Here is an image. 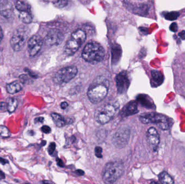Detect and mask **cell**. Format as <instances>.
Returning <instances> with one entry per match:
<instances>
[{
  "label": "cell",
  "mask_w": 185,
  "mask_h": 184,
  "mask_svg": "<svg viewBox=\"0 0 185 184\" xmlns=\"http://www.w3.org/2000/svg\"><path fill=\"white\" fill-rule=\"evenodd\" d=\"M105 50L102 46L96 42H90L84 46L82 52V58L90 63H96L103 59Z\"/></svg>",
  "instance_id": "1"
},
{
  "label": "cell",
  "mask_w": 185,
  "mask_h": 184,
  "mask_svg": "<svg viewBox=\"0 0 185 184\" xmlns=\"http://www.w3.org/2000/svg\"><path fill=\"white\" fill-rule=\"evenodd\" d=\"M123 172V165L119 162H109L105 166L102 178L107 184H112L120 178Z\"/></svg>",
  "instance_id": "2"
},
{
  "label": "cell",
  "mask_w": 185,
  "mask_h": 184,
  "mask_svg": "<svg viewBox=\"0 0 185 184\" xmlns=\"http://www.w3.org/2000/svg\"><path fill=\"white\" fill-rule=\"evenodd\" d=\"M140 120L143 124H155L162 130H167L171 125L170 119L162 114L155 112H146L140 116Z\"/></svg>",
  "instance_id": "3"
},
{
  "label": "cell",
  "mask_w": 185,
  "mask_h": 184,
  "mask_svg": "<svg viewBox=\"0 0 185 184\" xmlns=\"http://www.w3.org/2000/svg\"><path fill=\"white\" fill-rule=\"evenodd\" d=\"M108 86L107 80L105 82H95L90 85L87 92L90 101L94 104H98L102 101L108 93Z\"/></svg>",
  "instance_id": "4"
},
{
  "label": "cell",
  "mask_w": 185,
  "mask_h": 184,
  "mask_svg": "<svg viewBox=\"0 0 185 184\" xmlns=\"http://www.w3.org/2000/svg\"><path fill=\"white\" fill-rule=\"evenodd\" d=\"M86 37V32L81 29H78L73 32L65 46L66 54L68 55H74L84 42Z\"/></svg>",
  "instance_id": "5"
},
{
  "label": "cell",
  "mask_w": 185,
  "mask_h": 184,
  "mask_svg": "<svg viewBox=\"0 0 185 184\" xmlns=\"http://www.w3.org/2000/svg\"><path fill=\"white\" fill-rule=\"evenodd\" d=\"M118 106L116 104H107L99 107L96 111L94 117L96 121L100 124L108 123L117 112Z\"/></svg>",
  "instance_id": "6"
},
{
  "label": "cell",
  "mask_w": 185,
  "mask_h": 184,
  "mask_svg": "<svg viewBox=\"0 0 185 184\" xmlns=\"http://www.w3.org/2000/svg\"><path fill=\"white\" fill-rule=\"evenodd\" d=\"M28 30L23 26L19 27L14 31L10 39V45L15 51L21 50L28 38Z\"/></svg>",
  "instance_id": "7"
},
{
  "label": "cell",
  "mask_w": 185,
  "mask_h": 184,
  "mask_svg": "<svg viewBox=\"0 0 185 184\" xmlns=\"http://www.w3.org/2000/svg\"><path fill=\"white\" fill-rule=\"evenodd\" d=\"M77 69L76 67L71 66L62 68L56 73L54 80L58 84L67 83L76 76Z\"/></svg>",
  "instance_id": "8"
},
{
  "label": "cell",
  "mask_w": 185,
  "mask_h": 184,
  "mask_svg": "<svg viewBox=\"0 0 185 184\" xmlns=\"http://www.w3.org/2000/svg\"><path fill=\"white\" fill-rule=\"evenodd\" d=\"M130 130L128 127H122L117 130L112 138V143L118 149L126 146L130 140Z\"/></svg>",
  "instance_id": "9"
},
{
  "label": "cell",
  "mask_w": 185,
  "mask_h": 184,
  "mask_svg": "<svg viewBox=\"0 0 185 184\" xmlns=\"http://www.w3.org/2000/svg\"><path fill=\"white\" fill-rule=\"evenodd\" d=\"M43 40L40 35H35L30 38L28 42V51L31 57L36 55L43 45Z\"/></svg>",
  "instance_id": "10"
},
{
  "label": "cell",
  "mask_w": 185,
  "mask_h": 184,
  "mask_svg": "<svg viewBox=\"0 0 185 184\" xmlns=\"http://www.w3.org/2000/svg\"><path fill=\"white\" fill-rule=\"evenodd\" d=\"M63 35L58 29H52L48 33L44 38V41L48 46H57L61 43Z\"/></svg>",
  "instance_id": "11"
},
{
  "label": "cell",
  "mask_w": 185,
  "mask_h": 184,
  "mask_svg": "<svg viewBox=\"0 0 185 184\" xmlns=\"http://www.w3.org/2000/svg\"><path fill=\"white\" fill-rule=\"evenodd\" d=\"M146 138L149 146L155 150L160 143V136L156 129L153 127L148 129L146 132Z\"/></svg>",
  "instance_id": "12"
},
{
  "label": "cell",
  "mask_w": 185,
  "mask_h": 184,
  "mask_svg": "<svg viewBox=\"0 0 185 184\" xmlns=\"http://www.w3.org/2000/svg\"><path fill=\"white\" fill-rule=\"evenodd\" d=\"M116 82L117 91L120 93L126 92L130 86V80L127 75L125 73H120L116 77Z\"/></svg>",
  "instance_id": "13"
},
{
  "label": "cell",
  "mask_w": 185,
  "mask_h": 184,
  "mask_svg": "<svg viewBox=\"0 0 185 184\" xmlns=\"http://www.w3.org/2000/svg\"><path fill=\"white\" fill-rule=\"evenodd\" d=\"M13 7L9 1L0 2V15L6 19L12 17L13 15Z\"/></svg>",
  "instance_id": "14"
},
{
  "label": "cell",
  "mask_w": 185,
  "mask_h": 184,
  "mask_svg": "<svg viewBox=\"0 0 185 184\" xmlns=\"http://www.w3.org/2000/svg\"><path fill=\"white\" fill-rule=\"evenodd\" d=\"M138 111L137 103L135 101H132L124 107L122 112V115L123 117L129 116L138 113Z\"/></svg>",
  "instance_id": "15"
},
{
  "label": "cell",
  "mask_w": 185,
  "mask_h": 184,
  "mask_svg": "<svg viewBox=\"0 0 185 184\" xmlns=\"http://www.w3.org/2000/svg\"><path fill=\"white\" fill-rule=\"evenodd\" d=\"M151 85L153 86H159L164 82V76L159 71L153 70L151 71Z\"/></svg>",
  "instance_id": "16"
},
{
  "label": "cell",
  "mask_w": 185,
  "mask_h": 184,
  "mask_svg": "<svg viewBox=\"0 0 185 184\" xmlns=\"http://www.w3.org/2000/svg\"><path fill=\"white\" fill-rule=\"evenodd\" d=\"M22 89L21 83L17 81H15L14 82L10 83L7 86V91L10 94H14L17 92H19Z\"/></svg>",
  "instance_id": "17"
},
{
  "label": "cell",
  "mask_w": 185,
  "mask_h": 184,
  "mask_svg": "<svg viewBox=\"0 0 185 184\" xmlns=\"http://www.w3.org/2000/svg\"><path fill=\"white\" fill-rule=\"evenodd\" d=\"M159 179L160 181L161 184H174V181L173 178L167 172H161L159 175Z\"/></svg>",
  "instance_id": "18"
},
{
  "label": "cell",
  "mask_w": 185,
  "mask_h": 184,
  "mask_svg": "<svg viewBox=\"0 0 185 184\" xmlns=\"http://www.w3.org/2000/svg\"><path fill=\"white\" fill-rule=\"evenodd\" d=\"M51 116L56 125L58 127H62L66 124V121L65 118L60 114L56 113H52L51 114Z\"/></svg>",
  "instance_id": "19"
},
{
  "label": "cell",
  "mask_w": 185,
  "mask_h": 184,
  "mask_svg": "<svg viewBox=\"0 0 185 184\" xmlns=\"http://www.w3.org/2000/svg\"><path fill=\"white\" fill-rule=\"evenodd\" d=\"M16 8L20 11L21 12H31V6L27 2L23 1H16Z\"/></svg>",
  "instance_id": "20"
},
{
  "label": "cell",
  "mask_w": 185,
  "mask_h": 184,
  "mask_svg": "<svg viewBox=\"0 0 185 184\" xmlns=\"http://www.w3.org/2000/svg\"><path fill=\"white\" fill-rule=\"evenodd\" d=\"M19 16L20 20L26 24L31 23L33 20L30 12H21L19 14Z\"/></svg>",
  "instance_id": "21"
},
{
  "label": "cell",
  "mask_w": 185,
  "mask_h": 184,
  "mask_svg": "<svg viewBox=\"0 0 185 184\" xmlns=\"http://www.w3.org/2000/svg\"><path fill=\"white\" fill-rule=\"evenodd\" d=\"M139 101L141 102L142 104L145 107L151 109L154 106L153 103L152 102L151 99L146 95L140 96Z\"/></svg>",
  "instance_id": "22"
},
{
  "label": "cell",
  "mask_w": 185,
  "mask_h": 184,
  "mask_svg": "<svg viewBox=\"0 0 185 184\" xmlns=\"http://www.w3.org/2000/svg\"><path fill=\"white\" fill-rule=\"evenodd\" d=\"M17 106V101L15 98H10L7 103V111L10 112L12 113L15 111L16 107Z\"/></svg>",
  "instance_id": "23"
},
{
  "label": "cell",
  "mask_w": 185,
  "mask_h": 184,
  "mask_svg": "<svg viewBox=\"0 0 185 184\" xmlns=\"http://www.w3.org/2000/svg\"><path fill=\"white\" fill-rule=\"evenodd\" d=\"M180 16V14L179 12H171L166 13L164 15L165 19L168 20V21H175L176 19L178 18Z\"/></svg>",
  "instance_id": "24"
},
{
  "label": "cell",
  "mask_w": 185,
  "mask_h": 184,
  "mask_svg": "<svg viewBox=\"0 0 185 184\" xmlns=\"http://www.w3.org/2000/svg\"><path fill=\"white\" fill-rule=\"evenodd\" d=\"M0 135L4 138L9 137L10 135V132L6 126L0 125Z\"/></svg>",
  "instance_id": "25"
},
{
  "label": "cell",
  "mask_w": 185,
  "mask_h": 184,
  "mask_svg": "<svg viewBox=\"0 0 185 184\" xmlns=\"http://www.w3.org/2000/svg\"><path fill=\"white\" fill-rule=\"evenodd\" d=\"M67 3H68V1H56L53 2L54 6L59 8H62L65 7L67 5Z\"/></svg>",
  "instance_id": "26"
},
{
  "label": "cell",
  "mask_w": 185,
  "mask_h": 184,
  "mask_svg": "<svg viewBox=\"0 0 185 184\" xmlns=\"http://www.w3.org/2000/svg\"><path fill=\"white\" fill-rule=\"evenodd\" d=\"M102 148L100 146H97L95 147V153L96 156L99 158H101L102 157Z\"/></svg>",
  "instance_id": "27"
},
{
  "label": "cell",
  "mask_w": 185,
  "mask_h": 184,
  "mask_svg": "<svg viewBox=\"0 0 185 184\" xmlns=\"http://www.w3.org/2000/svg\"><path fill=\"white\" fill-rule=\"evenodd\" d=\"M55 143H54V142L51 143L50 144V146H49V147H48V153H49L50 155H52V154H53V152H54V151L55 150Z\"/></svg>",
  "instance_id": "28"
},
{
  "label": "cell",
  "mask_w": 185,
  "mask_h": 184,
  "mask_svg": "<svg viewBox=\"0 0 185 184\" xmlns=\"http://www.w3.org/2000/svg\"><path fill=\"white\" fill-rule=\"evenodd\" d=\"M20 80L21 81V83L27 84L29 82V78L25 75H22L20 76Z\"/></svg>",
  "instance_id": "29"
},
{
  "label": "cell",
  "mask_w": 185,
  "mask_h": 184,
  "mask_svg": "<svg viewBox=\"0 0 185 184\" xmlns=\"http://www.w3.org/2000/svg\"><path fill=\"white\" fill-rule=\"evenodd\" d=\"M170 30L174 32V33L176 32L178 30V25L176 24V22L172 23L170 25Z\"/></svg>",
  "instance_id": "30"
},
{
  "label": "cell",
  "mask_w": 185,
  "mask_h": 184,
  "mask_svg": "<svg viewBox=\"0 0 185 184\" xmlns=\"http://www.w3.org/2000/svg\"><path fill=\"white\" fill-rule=\"evenodd\" d=\"M41 131L44 133H50L51 132V129L50 126H47V125H44L41 127Z\"/></svg>",
  "instance_id": "31"
},
{
  "label": "cell",
  "mask_w": 185,
  "mask_h": 184,
  "mask_svg": "<svg viewBox=\"0 0 185 184\" xmlns=\"http://www.w3.org/2000/svg\"><path fill=\"white\" fill-rule=\"evenodd\" d=\"M0 110H7V103L5 102H0Z\"/></svg>",
  "instance_id": "32"
},
{
  "label": "cell",
  "mask_w": 185,
  "mask_h": 184,
  "mask_svg": "<svg viewBox=\"0 0 185 184\" xmlns=\"http://www.w3.org/2000/svg\"><path fill=\"white\" fill-rule=\"evenodd\" d=\"M56 162H57V164H58V165L60 166V167H64V163L63 162H62V160L61 159H60V158H57L56 159Z\"/></svg>",
  "instance_id": "33"
},
{
  "label": "cell",
  "mask_w": 185,
  "mask_h": 184,
  "mask_svg": "<svg viewBox=\"0 0 185 184\" xmlns=\"http://www.w3.org/2000/svg\"><path fill=\"white\" fill-rule=\"evenodd\" d=\"M43 121H44V118L42 117H37L35 119V123H43Z\"/></svg>",
  "instance_id": "34"
},
{
  "label": "cell",
  "mask_w": 185,
  "mask_h": 184,
  "mask_svg": "<svg viewBox=\"0 0 185 184\" xmlns=\"http://www.w3.org/2000/svg\"><path fill=\"white\" fill-rule=\"evenodd\" d=\"M68 104L66 101H63L61 104V107L62 109H66L68 107Z\"/></svg>",
  "instance_id": "35"
},
{
  "label": "cell",
  "mask_w": 185,
  "mask_h": 184,
  "mask_svg": "<svg viewBox=\"0 0 185 184\" xmlns=\"http://www.w3.org/2000/svg\"><path fill=\"white\" fill-rule=\"evenodd\" d=\"M179 36L181 38H182V40H185V31L184 30L182 31L181 32H180L179 34Z\"/></svg>",
  "instance_id": "36"
},
{
  "label": "cell",
  "mask_w": 185,
  "mask_h": 184,
  "mask_svg": "<svg viewBox=\"0 0 185 184\" xmlns=\"http://www.w3.org/2000/svg\"><path fill=\"white\" fill-rule=\"evenodd\" d=\"M0 163L2 164H3V165H5V164L8 163V161L7 160L3 159L2 158H1V157H0Z\"/></svg>",
  "instance_id": "37"
},
{
  "label": "cell",
  "mask_w": 185,
  "mask_h": 184,
  "mask_svg": "<svg viewBox=\"0 0 185 184\" xmlns=\"http://www.w3.org/2000/svg\"><path fill=\"white\" fill-rule=\"evenodd\" d=\"M3 38V33L2 29L0 26V42H1V41L2 40Z\"/></svg>",
  "instance_id": "38"
},
{
  "label": "cell",
  "mask_w": 185,
  "mask_h": 184,
  "mask_svg": "<svg viewBox=\"0 0 185 184\" xmlns=\"http://www.w3.org/2000/svg\"><path fill=\"white\" fill-rule=\"evenodd\" d=\"M76 173L77 175H83L84 173V172H83L82 170H77L76 171Z\"/></svg>",
  "instance_id": "39"
},
{
  "label": "cell",
  "mask_w": 185,
  "mask_h": 184,
  "mask_svg": "<svg viewBox=\"0 0 185 184\" xmlns=\"http://www.w3.org/2000/svg\"><path fill=\"white\" fill-rule=\"evenodd\" d=\"M4 178H5L4 173L2 171H1L0 170V179L2 180V179H4Z\"/></svg>",
  "instance_id": "40"
},
{
  "label": "cell",
  "mask_w": 185,
  "mask_h": 184,
  "mask_svg": "<svg viewBox=\"0 0 185 184\" xmlns=\"http://www.w3.org/2000/svg\"><path fill=\"white\" fill-rule=\"evenodd\" d=\"M43 184H54L52 183L51 181H48V180H44L43 181Z\"/></svg>",
  "instance_id": "41"
},
{
  "label": "cell",
  "mask_w": 185,
  "mask_h": 184,
  "mask_svg": "<svg viewBox=\"0 0 185 184\" xmlns=\"http://www.w3.org/2000/svg\"><path fill=\"white\" fill-rule=\"evenodd\" d=\"M150 184H161L159 183H158L157 181H151V183H150Z\"/></svg>",
  "instance_id": "42"
},
{
  "label": "cell",
  "mask_w": 185,
  "mask_h": 184,
  "mask_svg": "<svg viewBox=\"0 0 185 184\" xmlns=\"http://www.w3.org/2000/svg\"><path fill=\"white\" fill-rule=\"evenodd\" d=\"M29 184V183H26V184Z\"/></svg>",
  "instance_id": "43"
}]
</instances>
